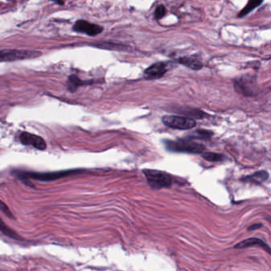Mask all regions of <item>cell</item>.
<instances>
[{
  "label": "cell",
  "mask_w": 271,
  "mask_h": 271,
  "mask_svg": "<svg viewBox=\"0 0 271 271\" xmlns=\"http://www.w3.org/2000/svg\"><path fill=\"white\" fill-rule=\"evenodd\" d=\"M168 71V65L167 63L157 62L154 63L151 66L148 67L144 73L143 76L147 80H156L163 77L165 74Z\"/></svg>",
  "instance_id": "cell-8"
},
{
  "label": "cell",
  "mask_w": 271,
  "mask_h": 271,
  "mask_svg": "<svg viewBox=\"0 0 271 271\" xmlns=\"http://www.w3.org/2000/svg\"><path fill=\"white\" fill-rule=\"evenodd\" d=\"M143 174L146 176L148 184L153 189L169 188L173 184L171 175L166 172L156 169H144Z\"/></svg>",
  "instance_id": "cell-3"
},
{
  "label": "cell",
  "mask_w": 271,
  "mask_h": 271,
  "mask_svg": "<svg viewBox=\"0 0 271 271\" xmlns=\"http://www.w3.org/2000/svg\"><path fill=\"white\" fill-rule=\"evenodd\" d=\"M40 51L22 49H2L0 50V62H10L15 60H27L42 56Z\"/></svg>",
  "instance_id": "cell-4"
},
{
  "label": "cell",
  "mask_w": 271,
  "mask_h": 271,
  "mask_svg": "<svg viewBox=\"0 0 271 271\" xmlns=\"http://www.w3.org/2000/svg\"><path fill=\"white\" fill-rule=\"evenodd\" d=\"M263 0H249L247 4L245 6L244 8L239 13V18H243L251 13V11L256 9V7H259L262 4Z\"/></svg>",
  "instance_id": "cell-13"
},
{
  "label": "cell",
  "mask_w": 271,
  "mask_h": 271,
  "mask_svg": "<svg viewBox=\"0 0 271 271\" xmlns=\"http://www.w3.org/2000/svg\"><path fill=\"white\" fill-rule=\"evenodd\" d=\"M81 170L73 169L66 171L52 172V173H33V172H18L17 174L18 178L26 181L29 179L41 181H50L58 180L60 178H65L73 174H80Z\"/></svg>",
  "instance_id": "cell-2"
},
{
  "label": "cell",
  "mask_w": 271,
  "mask_h": 271,
  "mask_svg": "<svg viewBox=\"0 0 271 271\" xmlns=\"http://www.w3.org/2000/svg\"><path fill=\"white\" fill-rule=\"evenodd\" d=\"M262 227V224H256V225H252L251 227L248 228L249 231H253V230H256V229L260 228Z\"/></svg>",
  "instance_id": "cell-19"
},
{
  "label": "cell",
  "mask_w": 271,
  "mask_h": 271,
  "mask_svg": "<svg viewBox=\"0 0 271 271\" xmlns=\"http://www.w3.org/2000/svg\"><path fill=\"white\" fill-rule=\"evenodd\" d=\"M178 62L193 70H200L203 68L202 62H200L196 58H192V57L181 58L178 60Z\"/></svg>",
  "instance_id": "cell-11"
},
{
  "label": "cell",
  "mask_w": 271,
  "mask_h": 271,
  "mask_svg": "<svg viewBox=\"0 0 271 271\" xmlns=\"http://www.w3.org/2000/svg\"><path fill=\"white\" fill-rule=\"evenodd\" d=\"M0 210H1L6 216H8V217L14 218L13 216H12V213H11V211H10L9 208H8L7 205H6V204H5L3 201H2V200H0Z\"/></svg>",
  "instance_id": "cell-18"
},
{
  "label": "cell",
  "mask_w": 271,
  "mask_h": 271,
  "mask_svg": "<svg viewBox=\"0 0 271 271\" xmlns=\"http://www.w3.org/2000/svg\"><path fill=\"white\" fill-rule=\"evenodd\" d=\"M18 138L21 143L25 146H31L39 151H44L46 149V143L40 136L28 132H22Z\"/></svg>",
  "instance_id": "cell-6"
},
{
  "label": "cell",
  "mask_w": 271,
  "mask_h": 271,
  "mask_svg": "<svg viewBox=\"0 0 271 271\" xmlns=\"http://www.w3.org/2000/svg\"><path fill=\"white\" fill-rule=\"evenodd\" d=\"M89 83L91 81H85V80H80V78L75 76V75H72L69 76L68 81H67V87L70 91H76L77 88L82 85H89Z\"/></svg>",
  "instance_id": "cell-12"
},
{
  "label": "cell",
  "mask_w": 271,
  "mask_h": 271,
  "mask_svg": "<svg viewBox=\"0 0 271 271\" xmlns=\"http://www.w3.org/2000/svg\"><path fill=\"white\" fill-rule=\"evenodd\" d=\"M203 158L209 162L211 163H218V162H222L225 157L220 153H212V152H206L203 153Z\"/></svg>",
  "instance_id": "cell-15"
},
{
  "label": "cell",
  "mask_w": 271,
  "mask_h": 271,
  "mask_svg": "<svg viewBox=\"0 0 271 271\" xmlns=\"http://www.w3.org/2000/svg\"><path fill=\"white\" fill-rule=\"evenodd\" d=\"M166 7L163 5H159L156 7L155 11H154V18L157 20H159L166 15Z\"/></svg>",
  "instance_id": "cell-17"
},
{
  "label": "cell",
  "mask_w": 271,
  "mask_h": 271,
  "mask_svg": "<svg viewBox=\"0 0 271 271\" xmlns=\"http://www.w3.org/2000/svg\"><path fill=\"white\" fill-rule=\"evenodd\" d=\"M0 231H2V234H4L5 236H8L10 238L14 239V240H19L20 236L16 233L15 231H13L12 229L10 228L0 218Z\"/></svg>",
  "instance_id": "cell-14"
},
{
  "label": "cell",
  "mask_w": 271,
  "mask_h": 271,
  "mask_svg": "<svg viewBox=\"0 0 271 271\" xmlns=\"http://www.w3.org/2000/svg\"><path fill=\"white\" fill-rule=\"evenodd\" d=\"M165 147L169 151L177 153H201L205 151L204 145L194 142L190 138L178 140H164Z\"/></svg>",
  "instance_id": "cell-1"
},
{
  "label": "cell",
  "mask_w": 271,
  "mask_h": 271,
  "mask_svg": "<svg viewBox=\"0 0 271 271\" xmlns=\"http://www.w3.org/2000/svg\"><path fill=\"white\" fill-rule=\"evenodd\" d=\"M213 133L211 132V131H206V130H197L196 131V133L194 134V136H190L189 138H192V139H194V138H205V139H208V138H211L212 136Z\"/></svg>",
  "instance_id": "cell-16"
},
{
  "label": "cell",
  "mask_w": 271,
  "mask_h": 271,
  "mask_svg": "<svg viewBox=\"0 0 271 271\" xmlns=\"http://www.w3.org/2000/svg\"><path fill=\"white\" fill-rule=\"evenodd\" d=\"M163 122L167 127L177 130H189L196 126L194 119L184 116H166L163 118Z\"/></svg>",
  "instance_id": "cell-5"
},
{
  "label": "cell",
  "mask_w": 271,
  "mask_h": 271,
  "mask_svg": "<svg viewBox=\"0 0 271 271\" xmlns=\"http://www.w3.org/2000/svg\"><path fill=\"white\" fill-rule=\"evenodd\" d=\"M52 1L57 2V3H59V4H63V3H64V1H63V0H52Z\"/></svg>",
  "instance_id": "cell-20"
},
{
  "label": "cell",
  "mask_w": 271,
  "mask_h": 271,
  "mask_svg": "<svg viewBox=\"0 0 271 271\" xmlns=\"http://www.w3.org/2000/svg\"><path fill=\"white\" fill-rule=\"evenodd\" d=\"M253 246H258L266 250L268 253H271V248L267 242L262 241V240L257 238L248 239V240H243L242 242H239L235 246L236 249H242V248H247V247H253Z\"/></svg>",
  "instance_id": "cell-9"
},
{
  "label": "cell",
  "mask_w": 271,
  "mask_h": 271,
  "mask_svg": "<svg viewBox=\"0 0 271 271\" xmlns=\"http://www.w3.org/2000/svg\"><path fill=\"white\" fill-rule=\"evenodd\" d=\"M74 30L76 33H82L89 36H96L104 30L101 26L93 24L85 20H78L74 26Z\"/></svg>",
  "instance_id": "cell-7"
},
{
  "label": "cell",
  "mask_w": 271,
  "mask_h": 271,
  "mask_svg": "<svg viewBox=\"0 0 271 271\" xmlns=\"http://www.w3.org/2000/svg\"><path fill=\"white\" fill-rule=\"evenodd\" d=\"M268 179H269L268 172L265 171V170H261V171L256 172V173L251 174V175L245 177V178H242V180L246 182L258 184L265 182Z\"/></svg>",
  "instance_id": "cell-10"
}]
</instances>
